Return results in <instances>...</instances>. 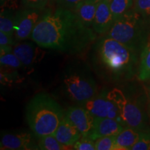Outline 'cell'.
Wrapping results in <instances>:
<instances>
[{
	"instance_id": "cell-11",
	"label": "cell",
	"mask_w": 150,
	"mask_h": 150,
	"mask_svg": "<svg viewBox=\"0 0 150 150\" xmlns=\"http://www.w3.org/2000/svg\"><path fill=\"white\" fill-rule=\"evenodd\" d=\"M110 0H103L97 5L93 24V29L97 34H106L115 22L110 11Z\"/></svg>"
},
{
	"instance_id": "cell-21",
	"label": "cell",
	"mask_w": 150,
	"mask_h": 150,
	"mask_svg": "<svg viewBox=\"0 0 150 150\" xmlns=\"http://www.w3.org/2000/svg\"><path fill=\"white\" fill-rule=\"evenodd\" d=\"M133 8L150 24V0H134Z\"/></svg>"
},
{
	"instance_id": "cell-30",
	"label": "cell",
	"mask_w": 150,
	"mask_h": 150,
	"mask_svg": "<svg viewBox=\"0 0 150 150\" xmlns=\"http://www.w3.org/2000/svg\"><path fill=\"white\" fill-rule=\"evenodd\" d=\"M50 1H54V2H56V0H50Z\"/></svg>"
},
{
	"instance_id": "cell-23",
	"label": "cell",
	"mask_w": 150,
	"mask_h": 150,
	"mask_svg": "<svg viewBox=\"0 0 150 150\" xmlns=\"http://www.w3.org/2000/svg\"><path fill=\"white\" fill-rule=\"evenodd\" d=\"M0 63L2 66H6L14 69H18L23 66L18 58L13 52L1 55Z\"/></svg>"
},
{
	"instance_id": "cell-31",
	"label": "cell",
	"mask_w": 150,
	"mask_h": 150,
	"mask_svg": "<svg viewBox=\"0 0 150 150\" xmlns=\"http://www.w3.org/2000/svg\"><path fill=\"white\" fill-rule=\"evenodd\" d=\"M97 1H103V0H96Z\"/></svg>"
},
{
	"instance_id": "cell-9",
	"label": "cell",
	"mask_w": 150,
	"mask_h": 150,
	"mask_svg": "<svg viewBox=\"0 0 150 150\" xmlns=\"http://www.w3.org/2000/svg\"><path fill=\"white\" fill-rule=\"evenodd\" d=\"M35 135L24 131H2L0 147L4 150L39 149Z\"/></svg>"
},
{
	"instance_id": "cell-16",
	"label": "cell",
	"mask_w": 150,
	"mask_h": 150,
	"mask_svg": "<svg viewBox=\"0 0 150 150\" xmlns=\"http://www.w3.org/2000/svg\"><path fill=\"white\" fill-rule=\"evenodd\" d=\"M99 2V1L96 0H83L73 11L80 21L86 27L93 28V21Z\"/></svg>"
},
{
	"instance_id": "cell-15",
	"label": "cell",
	"mask_w": 150,
	"mask_h": 150,
	"mask_svg": "<svg viewBox=\"0 0 150 150\" xmlns=\"http://www.w3.org/2000/svg\"><path fill=\"white\" fill-rule=\"evenodd\" d=\"M13 53L18 58L23 66L29 67L36 62L38 48L33 43L20 41L13 45Z\"/></svg>"
},
{
	"instance_id": "cell-4",
	"label": "cell",
	"mask_w": 150,
	"mask_h": 150,
	"mask_svg": "<svg viewBox=\"0 0 150 150\" xmlns=\"http://www.w3.org/2000/svg\"><path fill=\"white\" fill-rule=\"evenodd\" d=\"M61 88L67 99L76 104H82L98 93L97 84L87 65L81 63H71L61 75Z\"/></svg>"
},
{
	"instance_id": "cell-17",
	"label": "cell",
	"mask_w": 150,
	"mask_h": 150,
	"mask_svg": "<svg viewBox=\"0 0 150 150\" xmlns=\"http://www.w3.org/2000/svg\"><path fill=\"white\" fill-rule=\"evenodd\" d=\"M141 133L130 127H125L115 136V150H131L139 140Z\"/></svg>"
},
{
	"instance_id": "cell-8",
	"label": "cell",
	"mask_w": 150,
	"mask_h": 150,
	"mask_svg": "<svg viewBox=\"0 0 150 150\" xmlns=\"http://www.w3.org/2000/svg\"><path fill=\"white\" fill-rule=\"evenodd\" d=\"M42 10L24 8L17 11L15 16L14 36L16 41H22L31 38L33 29L39 21Z\"/></svg>"
},
{
	"instance_id": "cell-27",
	"label": "cell",
	"mask_w": 150,
	"mask_h": 150,
	"mask_svg": "<svg viewBox=\"0 0 150 150\" xmlns=\"http://www.w3.org/2000/svg\"><path fill=\"white\" fill-rule=\"evenodd\" d=\"M83 0H56L57 8H63L74 11L78 4Z\"/></svg>"
},
{
	"instance_id": "cell-6",
	"label": "cell",
	"mask_w": 150,
	"mask_h": 150,
	"mask_svg": "<svg viewBox=\"0 0 150 150\" xmlns=\"http://www.w3.org/2000/svg\"><path fill=\"white\" fill-rule=\"evenodd\" d=\"M108 97L117 105L125 126L140 132L149 131L147 126L149 117L139 104L127 98L125 93L117 88L108 91Z\"/></svg>"
},
{
	"instance_id": "cell-5",
	"label": "cell",
	"mask_w": 150,
	"mask_h": 150,
	"mask_svg": "<svg viewBox=\"0 0 150 150\" xmlns=\"http://www.w3.org/2000/svg\"><path fill=\"white\" fill-rule=\"evenodd\" d=\"M150 24L134 8L114 22L107 36L140 54L149 40Z\"/></svg>"
},
{
	"instance_id": "cell-18",
	"label": "cell",
	"mask_w": 150,
	"mask_h": 150,
	"mask_svg": "<svg viewBox=\"0 0 150 150\" xmlns=\"http://www.w3.org/2000/svg\"><path fill=\"white\" fill-rule=\"evenodd\" d=\"M138 78L142 81L150 79V38L140 55Z\"/></svg>"
},
{
	"instance_id": "cell-20",
	"label": "cell",
	"mask_w": 150,
	"mask_h": 150,
	"mask_svg": "<svg viewBox=\"0 0 150 150\" xmlns=\"http://www.w3.org/2000/svg\"><path fill=\"white\" fill-rule=\"evenodd\" d=\"M39 149L41 150H66L73 149L69 146H66L60 142L54 134L45 136L38 138V142Z\"/></svg>"
},
{
	"instance_id": "cell-3",
	"label": "cell",
	"mask_w": 150,
	"mask_h": 150,
	"mask_svg": "<svg viewBox=\"0 0 150 150\" xmlns=\"http://www.w3.org/2000/svg\"><path fill=\"white\" fill-rule=\"evenodd\" d=\"M25 115L30 129L38 139L54 134L65 111L50 95L39 93L28 103Z\"/></svg>"
},
{
	"instance_id": "cell-10",
	"label": "cell",
	"mask_w": 150,
	"mask_h": 150,
	"mask_svg": "<svg viewBox=\"0 0 150 150\" xmlns=\"http://www.w3.org/2000/svg\"><path fill=\"white\" fill-rule=\"evenodd\" d=\"M65 117L80 131L82 136L88 137L93 130L95 118L81 105L70 106L65 111Z\"/></svg>"
},
{
	"instance_id": "cell-24",
	"label": "cell",
	"mask_w": 150,
	"mask_h": 150,
	"mask_svg": "<svg viewBox=\"0 0 150 150\" xmlns=\"http://www.w3.org/2000/svg\"><path fill=\"white\" fill-rule=\"evenodd\" d=\"M131 150H150V131L141 133L139 140Z\"/></svg>"
},
{
	"instance_id": "cell-7",
	"label": "cell",
	"mask_w": 150,
	"mask_h": 150,
	"mask_svg": "<svg viewBox=\"0 0 150 150\" xmlns=\"http://www.w3.org/2000/svg\"><path fill=\"white\" fill-rule=\"evenodd\" d=\"M108 91L104 90L80 105L88 110L95 119L104 117L112 118L127 127L122 119L117 105L108 98Z\"/></svg>"
},
{
	"instance_id": "cell-25",
	"label": "cell",
	"mask_w": 150,
	"mask_h": 150,
	"mask_svg": "<svg viewBox=\"0 0 150 150\" xmlns=\"http://www.w3.org/2000/svg\"><path fill=\"white\" fill-rule=\"evenodd\" d=\"M73 149L76 150H96L95 140L88 137L82 136L81 139L72 146Z\"/></svg>"
},
{
	"instance_id": "cell-29",
	"label": "cell",
	"mask_w": 150,
	"mask_h": 150,
	"mask_svg": "<svg viewBox=\"0 0 150 150\" xmlns=\"http://www.w3.org/2000/svg\"><path fill=\"white\" fill-rule=\"evenodd\" d=\"M148 117H149V122H150V103H149V109H148Z\"/></svg>"
},
{
	"instance_id": "cell-32",
	"label": "cell",
	"mask_w": 150,
	"mask_h": 150,
	"mask_svg": "<svg viewBox=\"0 0 150 150\" xmlns=\"http://www.w3.org/2000/svg\"><path fill=\"white\" fill-rule=\"evenodd\" d=\"M149 91H150V86H149Z\"/></svg>"
},
{
	"instance_id": "cell-13",
	"label": "cell",
	"mask_w": 150,
	"mask_h": 150,
	"mask_svg": "<svg viewBox=\"0 0 150 150\" xmlns=\"http://www.w3.org/2000/svg\"><path fill=\"white\" fill-rule=\"evenodd\" d=\"M54 136L61 143L66 146H73L82 137L81 134L65 116L60 122Z\"/></svg>"
},
{
	"instance_id": "cell-19",
	"label": "cell",
	"mask_w": 150,
	"mask_h": 150,
	"mask_svg": "<svg viewBox=\"0 0 150 150\" xmlns=\"http://www.w3.org/2000/svg\"><path fill=\"white\" fill-rule=\"evenodd\" d=\"M134 4V0H110V8L114 22L133 8Z\"/></svg>"
},
{
	"instance_id": "cell-1",
	"label": "cell",
	"mask_w": 150,
	"mask_h": 150,
	"mask_svg": "<svg viewBox=\"0 0 150 150\" xmlns=\"http://www.w3.org/2000/svg\"><path fill=\"white\" fill-rule=\"evenodd\" d=\"M31 38L42 48L76 55L92 45L97 33L84 25L73 11L56 8L42 14Z\"/></svg>"
},
{
	"instance_id": "cell-12",
	"label": "cell",
	"mask_w": 150,
	"mask_h": 150,
	"mask_svg": "<svg viewBox=\"0 0 150 150\" xmlns=\"http://www.w3.org/2000/svg\"><path fill=\"white\" fill-rule=\"evenodd\" d=\"M125 128V127L115 119L109 117L97 118L88 138L95 140L101 137L115 136Z\"/></svg>"
},
{
	"instance_id": "cell-14",
	"label": "cell",
	"mask_w": 150,
	"mask_h": 150,
	"mask_svg": "<svg viewBox=\"0 0 150 150\" xmlns=\"http://www.w3.org/2000/svg\"><path fill=\"white\" fill-rule=\"evenodd\" d=\"M16 3L13 0H5L1 3L0 14V31H2L11 36L14 35L15 16L17 11Z\"/></svg>"
},
{
	"instance_id": "cell-26",
	"label": "cell",
	"mask_w": 150,
	"mask_h": 150,
	"mask_svg": "<svg viewBox=\"0 0 150 150\" xmlns=\"http://www.w3.org/2000/svg\"><path fill=\"white\" fill-rule=\"evenodd\" d=\"M50 1V0H21V4L24 8L43 10Z\"/></svg>"
},
{
	"instance_id": "cell-2",
	"label": "cell",
	"mask_w": 150,
	"mask_h": 150,
	"mask_svg": "<svg viewBox=\"0 0 150 150\" xmlns=\"http://www.w3.org/2000/svg\"><path fill=\"white\" fill-rule=\"evenodd\" d=\"M140 55L125 45L104 35L92 47V68L107 83L126 81L138 74Z\"/></svg>"
},
{
	"instance_id": "cell-22",
	"label": "cell",
	"mask_w": 150,
	"mask_h": 150,
	"mask_svg": "<svg viewBox=\"0 0 150 150\" xmlns=\"http://www.w3.org/2000/svg\"><path fill=\"white\" fill-rule=\"evenodd\" d=\"M96 150H115V136H104L95 140Z\"/></svg>"
},
{
	"instance_id": "cell-28",
	"label": "cell",
	"mask_w": 150,
	"mask_h": 150,
	"mask_svg": "<svg viewBox=\"0 0 150 150\" xmlns=\"http://www.w3.org/2000/svg\"><path fill=\"white\" fill-rule=\"evenodd\" d=\"M16 44L14 42L13 36H11L4 32L0 31V47L6 46H13Z\"/></svg>"
}]
</instances>
